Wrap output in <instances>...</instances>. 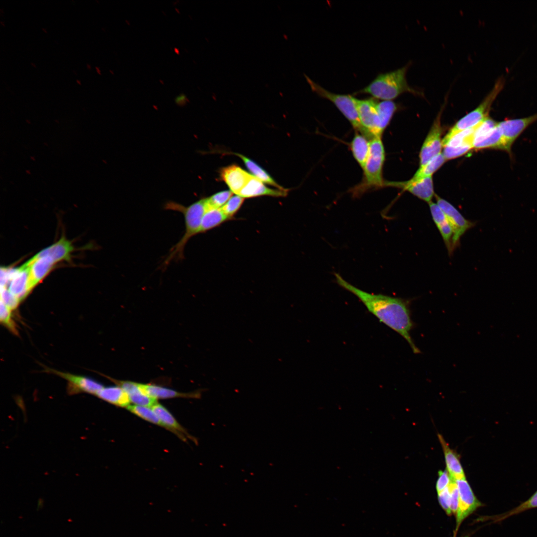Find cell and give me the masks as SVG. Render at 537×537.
<instances>
[{
	"label": "cell",
	"mask_w": 537,
	"mask_h": 537,
	"mask_svg": "<svg viewBox=\"0 0 537 537\" xmlns=\"http://www.w3.org/2000/svg\"><path fill=\"white\" fill-rule=\"evenodd\" d=\"M337 283L357 296L367 309L379 320L401 335L413 352L421 353L410 335L414 324L411 317L410 301L407 299L381 294H373L356 287L335 273Z\"/></svg>",
	"instance_id": "cell-1"
},
{
	"label": "cell",
	"mask_w": 537,
	"mask_h": 537,
	"mask_svg": "<svg viewBox=\"0 0 537 537\" xmlns=\"http://www.w3.org/2000/svg\"><path fill=\"white\" fill-rule=\"evenodd\" d=\"M208 207L207 198H202L187 206L173 201H169L165 204V209L179 212L183 214L185 229L182 237L170 250L162 264L163 268H166L171 261L184 259V248L190 239L199 234L202 217Z\"/></svg>",
	"instance_id": "cell-2"
},
{
	"label": "cell",
	"mask_w": 537,
	"mask_h": 537,
	"mask_svg": "<svg viewBox=\"0 0 537 537\" xmlns=\"http://www.w3.org/2000/svg\"><path fill=\"white\" fill-rule=\"evenodd\" d=\"M410 64L389 72L380 73L366 87L355 91L353 95L366 94L382 101H393L401 94L409 92L423 96L422 92L411 87L406 79Z\"/></svg>",
	"instance_id": "cell-3"
},
{
	"label": "cell",
	"mask_w": 537,
	"mask_h": 537,
	"mask_svg": "<svg viewBox=\"0 0 537 537\" xmlns=\"http://www.w3.org/2000/svg\"><path fill=\"white\" fill-rule=\"evenodd\" d=\"M369 153L366 163L362 169L363 178L361 182L351 190L354 197H358L370 190L384 186L382 172L385 160V152L381 137L373 138L369 140Z\"/></svg>",
	"instance_id": "cell-4"
},
{
	"label": "cell",
	"mask_w": 537,
	"mask_h": 537,
	"mask_svg": "<svg viewBox=\"0 0 537 537\" xmlns=\"http://www.w3.org/2000/svg\"><path fill=\"white\" fill-rule=\"evenodd\" d=\"M505 82V80L503 77H500L496 80L492 89L478 106L459 120L449 130L443 139V147H445L450 139L457 134L473 128L489 117L491 105L503 90Z\"/></svg>",
	"instance_id": "cell-5"
},
{
	"label": "cell",
	"mask_w": 537,
	"mask_h": 537,
	"mask_svg": "<svg viewBox=\"0 0 537 537\" xmlns=\"http://www.w3.org/2000/svg\"><path fill=\"white\" fill-rule=\"evenodd\" d=\"M311 90L319 96L331 101L349 121L355 130L362 134L355 100V96L350 94L332 92L305 76Z\"/></svg>",
	"instance_id": "cell-6"
},
{
	"label": "cell",
	"mask_w": 537,
	"mask_h": 537,
	"mask_svg": "<svg viewBox=\"0 0 537 537\" xmlns=\"http://www.w3.org/2000/svg\"><path fill=\"white\" fill-rule=\"evenodd\" d=\"M355 100L363 130L362 135L369 140L375 137H381L378 131L377 100L372 97L358 99L355 97Z\"/></svg>",
	"instance_id": "cell-7"
},
{
	"label": "cell",
	"mask_w": 537,
	"mask_h": 537,
	"mask_svg": "<svg viewBox=\"0 0 537 537\" xmlns=\"http://www.w3.org/2000/svg\"><path fill=\"white\" fill-rule=\"evenodd\" d=\"M537 121V113L530 116L505 119L498 122L504 141L505 152L512 156V147L517 138L531 124Z\"/></svg>",
	"instance_id": "cell-8"
},
{
	"label": "cell",
	"mask_w": 537,
	"mask_h": 537,
	"mask_svg": "<svg viewBox=\"0 0 537 537\" xmlns=\"http://www.w3.org/2000/svg\"><path fill=\"white\" fill-rule=\"evenodd\" d=\"M45 370L66 380L68 383V393L71 395L86 393L96 396L103 387V386L97 381L84 376L73 374L50 368H46Z\"/></svg>",
	"instance_id": "cell-9"
},
{
	"label": "cell",
	"mask_w": 537,
	"mask_h": 537,
	"mask_svg": "<svg viewBox=\"0 0 537 537\" xmlns=\"http://www.w3.org/2000/svg\"><path fill=\"white\" fill-rule=\"evenodd\" d=\"M459 495L457 510L456 513V530L463 520L476 509L482 503L474 495L466 479L455 481Z\"/></svg>",
	"instance_id": "cell-10"
},
{
	"label": "cell",
	"mask_w": 537,
	"mask_h": 537,
	"mask_svg": "<svg viewBox=\"0 0 537 537\" xmlns=\"http://www.w3.org/2000/svg\"><path fill=\"white\" fill-rule=\"evenodd\" d=\"M437 204L445 213L453 233V245L454 248L458 243L460 237L470 228L474 223L465 219L463 215L451 204L448 201L435 195Z\"/></svg>",
	"instance_id": "cell-11"
},
{
	"label": "cell",
	"mask_w": 537,
	"mask_h": 537,
	"mask_svg": "<svg viewBox=\"0 0 537 537\" xmlns=\"http://www.w3.org/2000/svg\"><path fill=\"white\" fill-rule=\"evenodd\" d=\"M440 112L427 135L420 153V166H422L441 153L443 146L442 128Z\"/></svg>",
	"instance_id": "cell-12"
},
{
	"label": "cell",
	"mask_w": 537,
	"mask_h": 537,
	"mask_svg": "<svg viewBox=\"0 0 537 537\" xmlns=\"http://www.w3.org/2000/svg\"><path fill=\"white\" fill-rule=\"evenodd\" d=\"M384 186L396 187L409 191L419 198L428 203L434 195L433 181L432 177L416 181H385Z\"/></svg>",
	"instance_id": "cell-13"
},
{
	"label": "cell",
	"mask_w": 537,
	"mask_h": 537,
	"mask_svg": "<svg viewBox=\"0 0 537 537\" xmlns=\"http://www.w3.org/2000/svg\"><path fill=\"white\" fill-rule=\"evenodd\" d=\"M219 173L221 179L236 195L238 194L252 175L236 165L222 168Z\"/></svg>",
	"instance_id": "cell-14"
},
{
	"label": "cell",
	"mask_w": 537,
	"mask_h": 537,
	"mask_svg": "<svg viewBox=\"0 0 537 537\" xmlns=\"http://www.w3.org/2000/svg\"><path fill=\"white\" fill-rule=\"evenodd\" d=\"M8 285V289L20 302L23 300L33 289L30 283L28 268L22 265L18 268H14Z\"/></svg>",
	"instance_id": "cell-15"
},
{
	"label": "cell",
	"mask_w": 537,
	"mask_h": 537,
	"mask_svg": "<svg viewBox=\"0 0 537 537\" xmlns=\"http://www.w3.org/2000/svg\"><path fill=\"white\" fill-rule=\"evenodd\" d=\"M287 189L282 190L269 188L262 181L252 175L238 195L244 198L261 196L284 197L287 194Z\"/></svg>",
	"instance_id": "cell-16"
},
{
	"label": "cell",
	"mask_w": 537,
	"mask_h": 537,
	"mask_svg": "<svg viewBox=\"0 0 537 537\" xmlns=\"http://www.w3.org/2000/svg\"><path fill=\"white\" fill-rule=\"evenodd\" d=\"M152 408L165 426V429L176 434L179 439L186 442L187 439L197 443L196 439L190 435L187 431L179 424L173 415L164 406L158 402Z\"/></svg>",
	"instance_id": "cell-17"
},
{
	"label": "cell",
	"mask_w": 537,
	"mask_h": 537,
	"mask_svg": "<svg viewBox=\"0 0 537 537\" xmlns=\"http://www.w3.org/2000/svg\"><path fill=\"white\" fill-rule=\"evenodd\" d=\"M433 219L438 228L449 253L454 249L453 245V233L447 218L437 204L429 203Z\"/></svg>",
	"instance_id": "cell-18"
},
{
	"label": "cell",
	"mask_w": 537,
	"mask_h": 537,
	"mask_svg": "<svg viewBox=\"0 0 537 537\" xmlns=\"http://www.w3.org/2000/svg\"><path fill=\"white\" fill-rule=\"evenodd\" d=\"M55 263L48 257H32L23 265L28 268L31 285L33 288L51 270Z\"/></svg>",
	"instance_id": "cell-19"
},
{
	"label": "cell",
	"mask_w": 537,
	"mask_h": 537,
	"mask_svg": "<svg viewBox=\"0 0 537 537\" xmlns=\"http://www.w3.org/2000/svg\"><path fill=\"white\" fill-rule=\"evenodd\" d=\"M73 250L72 243L63 236L58 241L41 250L33 257H48L55 263L64 260L69 261Z\"/></svg>",
	"instance_id": "cell-20"
},
{
	"label": "cell",
	"mask_w": 537,
	"mask_h": 537,
	"mask_svg": "<svg viewBox=\"0 0 537 537\" xmlns=\"http://www.w3.org/2000/svg\"><path fill=\"white\" fill-rule=\"evenodd\" d=\"M110 378L126 392L129 397L130 402L134 405L152 407L157 403L156 399L149 397L143 392L139 386V383Z\"/></svg>",
	"instance_id": "cell-21"
},
{
	"label": "cell",
	"mask_w": 537,
	"mask_h": 537,
	"mask_svg": "<svg viewBox=\"0 0 537 537\" xmlns=\"http://www.w3.org/2000/svg\"><path fill=\"white\" fill-rule=\"evenodd\" d=\"M438 438L443 449L447 469L451 479L456 481L466 479L458 454L449 448L442 435L438 434Z\"/></svg>",
	"instance_id": "cell-22"
},
{
	"label": "cell",
	"mask_w": 537,
	"mask_h": 537,
	"mask_svg": "<svg viewBox=\"0 0 537 537\" xmlns=\"http://www.w3.org/2000/svg\"><path fill=\"white\" fill-rule=\"evenodd\" d=\"M139 385L144 393L156 400L157 399H169L177 397L195 398H199L200 395L199 392L182 393L168 388L151 384L139 383Z\"/></svg>",
	"instance_id": "cell-23"
},
{
	"label": "cell",
	"mask_w": 537,
	"mask_h": 537,
	"mask_svg": "<svg viewBox=\"0 0 537 537\" xmlns=\"http://www.w3.org/2000/svg\"><path fill=\"white\" fill-rule=\"evenodd\" d=\"M473 149H492L505 151L502 134L497 126L488 132L474 138Z\"/></svg>",
	"instance_id": "cell-24"
},
{
	"label": "cell",
	"mask_w": 537,
	"mask_h": 537,
	"mask_svg": "<svg viewBox=\"0 0 537 537\" xmlns=\"http://www.w3.org/2000/svg\"><path fill=\"white\" fill-rule=\"evenodd\" d=\"M96 396L104 401L121 407L126 408L131 402L128 394L118 385L103 386Z\"/></svg>",
	"instance_id": "cell-25"
},
{
	"label": "cell",
	"mask_w": 537,
	"mask_h": 537,
	"mask_svg": "<svg viewBox=\"0 0 537 537\" xmlns=\"http://www.w3.org/2000/svg\"><path fill=\"white\" fill-rule=\"evenodd\" d=\"M350 149L355 159L363 169L369 153L370 143L368 139L357 132L350 143Z\"/></svg>",
	"instance_id": "cell-26"
},
{
	"label": "cell",
	"mask_w": 537,
	"mask_h": 537,
	"mask_svg": "<svg viewBox=\"0 0 537 537\" xmlns=\"http://www.w3.org/2000/svg\"><path fill=\"white\" fill-rule=\"evenodd\" d=\"M398 106L393 101H378L376 104L378 131L381 136L389 124L393 115L397 110Z\"/></svg>",
	"instance_id": "cell-27"
},
{
	"label": "cell",
	"mask_w": 537,
	"mask_h": 537,
	"mask_svg": "<svg viewBox=\"0 0 537 537\" xmlns=\"http://www.w3.org/2000/svg\"><path fill=\"white\" fill-rule=\"evenodd\" d=\"M231 220L223 212L221 208L208 207L201 223L199 234L206 232Z\"/></svg>",
	"instance_id": "cell-28"
},
{
	"label": "cell",
	"mask_w": 537,
	"mask_h": 537,
	"mask_svg": "<svg viewBox=\"0 0 537 537\" xmlns=\"http://www.w3.org/2000/svg\"><path fill=\"white\" fill-rule=\"evenodd\" d=\"M232 154L240 157L244 163L247 169L250 171L254 176L262 181L263 182L272 185L276 188L284 190L285 188L279 185L273 179L256 163L249 158L236 153H232Z\"/></svg>",
	"instance_id": "cell-29"
},
{
	"label": "cell",
	"mask_w": 537,
	"mask_h": 537,
	"mask_svg": "<svg viewBox=\"0 0 537 537\" xmlns=\"http://www.w3.org/2000/svg\"><path fill=\"white\" fill-rule=\"evenodd\" d=\"M446 161V160L442 152L425 165L420 166L413 177L409 180L416 181L425 178L432 177V175L436 172Z\"/></svg>",
	"instance_id": "cell-30"
},
{
	"label": "cell",
	"mask_w": 537,
	"mask_h": 537,
	"mask_svg": "<svg viewBox=\"0 0 537 537\" xmlns=\"http://www.w3.org/2000/svg\"><path fill=\"white\" fill-rule=\"evenodd\" d=\"M537 508V491L527 500L515 508L504 513L494 516L491 518L494 522H501L507 518L527 510Z\"/></svg>",
	"instance_id": "cell-31"
},
{
	"label": "cell",
	"mask_w": 537,
	"mask_h": 537,
	"mask_svg": "<svg viewBox=\"0 0 537 537\" xmlns=\"http://www.w3.org/2000/svg\"><path fill=\"white\" fill-rule=\"evenodd\" d=\"M132 414L153 424L165 428L153 409L150 407L129 405L126 408Z\"/></svg>",
	"instance_id": "cell-32"
},
{
	"label": "cell",
	"mask_w": 537,
	"mask_h": 537,
	"mask_svg": "<svg viewBox=\"0 0 537 537\" xmlns=\"http://www.w3.org/2000/svg\"><path fill=\"white\" fill-rule=\"evenodd\" d=\"M12 310L0 301V323L13 334L18 335V331L15 322L12 317Z\"/></svg>",
	"instance_id": "cell-33"
},
{
	"label": "cell",
	"mask_w": 537,
	"mask_h": 537,
	"mask_svg": "<svg viewBox=\"0 0 537 537\" xmlns=\"http://www.w3.org/2000/svg\"><path fill=\"white\" fill-rule=\"evenodd\" d=\"M245 199L238 195H233L221 208L224 214L232 220L241 207Z\"/></svg>",
	"instance_id": "cell-34"
},
{
	"label": "cell",
	"mask_w": 537,
	"mask_h": 537,
	"mask_svg": "<svg viewBox=\"0 0 537 537\" xmlns=\"http://www.w3.org/2000/svg\"><path fill=\"white\" fill-rule=\"evenodd\" d=\"M234 193L230 190L221 191L207 198L209 207L221 208Z\"/></svg>",
	"instance_id": "cell-35"
},
{
	"label": "cell",
	"mask_w": 537,
	"mask_h": 537,
	"mask_svg": "<svg viewBox=\"0 0 537 537\" xmlns=\"http://www.w3.org/2000/svg\"><path fill=\"white\" fill-rule=\"evenodd\" d=\"M0 301L12 311L17 308L20 301L6 287H0Z\"/></svg>",
	"instance_id": "cell-36"
},
{
	"label": "cell",
	"mask_w": 537,
	"mask_h": 537,
	"mask_svg": "<svg viewBox=\"0 0 537 537\" xmlns=\"http://www.w3.org/2000/svg\"><path fill=\"white\" fill-rule=\"evenodd\" d=\"M444 148V149L443 154L446 160L453 159L463 155L472 149V148L469 146H446Z\"/></svg>",
	"instance_id": "cell-37"
},
{
	"label": "cell",
	"mask_w": 537,
	"mask_h": 537,
	"mask_svg": "<svg viewBox=\"0 0 537 537\" xmlns=\"http://www.w3.org/2000/svg\"><path fill=\"white\" fill-rule=\"evenodd\" d=\"M439 502L446 513L450 515V494L449 486L443 491L438 493Z\"/></svg>",
	"instance_id": "cell-38"
},
{
	"label": "cell",
	"mask_w": 537,
	"mask_h": 537,
	"mask_svg": "<svg viewBox=\"0 0 537 537\" xmlns=\"http://www.w3.org/2000/svg\"><path fill=\"white\" fill-rule=\"evenodd\" d=\"M438 473L439 477L436 486L437 493L447 488L452 480L447 470H440Z\"/></svg>",
	"instance_id": "cell-39"
},
{
	"label": "cell",
	"mask_w": 537,
	"mask_h": 537,
	"mask_svg": "<svg viewBox=\"0 0 537 537\" xmlns=\"http://www.w3.org/2000/svg\"><path fill=\"white\" fill-rule=\"evenodd\" d=\"M450 494V510L452 513L456 515L459 501V495L455 481L452 480L449 485Z\"/></svg>",
	"instance_id": "cell-40"
},
{
	"label": "cell",
	"mask_w": 537,
	"mask_h": 537,
	"mask_svg": "<svg viewBox=\"0 0 537 537\" xmlns=\"http://www.w3.org/2000/svg\"><path fill=\"white\" fill-rule=\"evenodd\" d=\"M44 506L43 500L40 499L37 502V510L39 511L41 510Z\"/></svg>",
	"instance_id": "cell-41"
},
{
	"label": "cell",
	"mask_w": 537,
	"mask_h": 537,
	"mask_svg": "<svg viewBox=\"0 0 537 537\" xmlns=\"http://www.w3.org/2000/svg\"><path fill=\"white\" fill-rule=\"evenodd\" d=\"M87 67H88L89 69H90V66L89 64H87Z\"/></svg>",
	"instance_id": "cell-42"
},
{
	"label": "cell",
	"mask_w": 537,
	"mask_h": 537,
	"mask_svg": "<svg viewBox=\"0 0 537 537\" xmlns=\"http://www.w3.org/2000/svg\"><path fill=\"white\" fill-rule=\"evenodd\" d=\"M77 82H78V83H79V84H81V82H80V81H79V80H77Z\"/></svg>",
	"instance_id": "cell-43"
}]
</instances>
